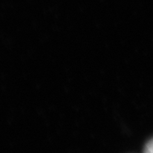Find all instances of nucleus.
I'll use <instances>...</instances> for the list:
<instances>
[{"mask_svg":"<svg viewBox=\"0 0 153 153\" xmlns=\"http://www.w3.org/2000/svg\"><path fill=\"white\" fill-rule=\"evenodd\" d=\"M143 153H153V139L148 141L147 144L146 145Z\"/></svg>","mask_w":153,"mask_h":153,"instance_id":"obj_1","label":"nucleus"}]
</instances>
